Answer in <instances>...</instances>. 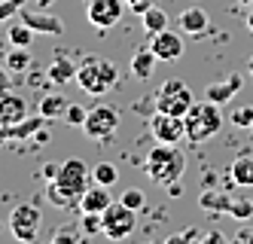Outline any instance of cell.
<instances>
[{
  "label": "cell",
  "instance_id": "6da1fadb",
  "mask_svg": "<svg viewBox=\"0 0 253 244\" xmlns=\"http://www.w3.org/2000/svg\"><path fill=\"white\" fill-rule=\"evenodd\" d=\"M183 168H186V156L174 144L153 146L147 153V159H143V171L159 186H174L180 180V174H183Z\"/></svg>",
  "mask_w": 253,
  "mask_h": 244
},
{
  "label": "cell",
  "instance_id": "7a4b0ae2",
  "mask_svg": "<svg viewBox=\"0 0 253 244\" xmlns=\"http://www.w3.org/2000/svg\"><path fill=\"white\" fill-rule=\"evenodd\" d=\"M183 122H186V141L205 144L208 138H213L216 131L223 128L220 104H213V101H195L189 107V113L183 116Z\"/></svg>",
  "mask_w": 253,
  "mask_h": 244
},
{
  "label": "cell",
  "instance_id": "3957f363",
  "mask_svg": "<svg viewBox=\"0 0 253 244\" xmlns=\"http://www.w3.org/2000/svg\"><path fill=\"white\" fill-rule=\"evenodd\" d=\"M77 83L88 92V95H104V92L116 83V64L88 55V58L80 61V67H77Z\"/></svg>",
  "mask_w": 253,
  "mask_h": 244
},
{
  "label": "cell",
  "instance_id": "277c9868",
  "mask_svg": "<svg viewBox=\"0 0 253 244\" xmlns=\"http://www.w3.org/2000/svg\"><path fill=\"white\" fill-rule=\"evenodd\" d=\"M192 104H195V98H192L189 86H186V83H180V80H168L165 86L156 92V110H162V113L186 116Z\"/></svg>",
  "mask_w": 253,
  "mask_h": 244
},
{
  "label": "cell",
  "instance_id": "5b68a950",
  "mask_svg": "<svg viewBox=\"0 0 253 244\" xmlns=\"http://www.w3.org/2000/svg\"><path fill=\"white\" fill-rule=\"evenodd\" d=\"M101 220H104V235L113 238V241H122V238H128L134 232V226H137V211H131L128 204H122V201H110L104 208Z\"/></svg>",
  "mask_w": 253,
  "mask_h": 244
},
{
  "label": "cell",
  "instance_id": "8992f818",
  "mask_svg": "<svg viewBox=\"0 0 253 244\" xmlns=\"http://www.w3.org/2000/svg\"><path fill=\"white\" fill-rule=\"evenodd\" d=\"M40 226H43V214L37 204H15L12 214H9V232L25 241V244H34L40 235Z\"/></svg>",
  "mask_w": 253,
  "mask_h": 244
},
{
  "label": "cell",
  "instance_id": "52a82bcc",
  "mask_svg": "<svg viewBox=\"0 0 253 244\" xmlns=\"http://www.w3.org/2000/svg\"><path fill=\"white\" fill-rule=\"evenodd\" d=\"M116 128H119V113H116V107H110V104L92 107L88 116H85V122H83L85 138H92V141H110L116 135Z\"/></svg>",
  "mask_w": 253,
  "mask_h": 244
},
{
  "label": "cell",
  "instance_id": "ba28073f",
  "mask_svg": "<svg viewBox=\"0 0 253 244\" xmlns=\"http://www.w3.org/2000/svg\"><path fill=\"white\" fill-rule=\"evenodd\" d=\"M88 168H85V162L83 159H67V162H61V168H58V174H55V183L61 186V190L74 198V201H80L83 198V193L88 190Z\"/></svg>",
  "mask_w": 253,
  "mask_h": 244
},
{
  "label": "cell",
  "instance_id": "9c48e42d",
  "mask_svg": "<svg viewBox=\"0 0 253 244\" xmlns=\"http://www.w3.org/2000/svg\"><path fill=\"white\" fill-rule=\"evenodd\" d=\"M150 131H153V138L159 144H180L186 138V122H183V116L156 110V113L150 116Z\"/></svg>",
  "mask_w": 253,
  "mask_h": 244
},
{
  "label": "cell",
  "instance_id": "30bf717a",
  "mask_svg": "<svg viewBox=\"0 0 253 244\" xmlns=\"http://www.w3.org/2000/svg\"><path fill=\"white\" fill-rule=\"evenodd\" d=\"M85 15H88V22H92L98 31L113 28L122 18V0H88Z\"/></svg>",
  "mask_w": 253,
  "mask_h": 244
},
{
  "label": "cell",
  "instance_id": "8fae6325",
  "mask_svg": "<svg viewBox=\"0 0 253 244\" xmlns=\"http://www.w3.org/2000/svg\"><path fill=\"white\" fill-rule=\"evenodd\" d=\"M150 46H153V52H156L159 61H177L180 55H183V40H180V34H174L168 28L159 31V34H153Z\"/></svg>",
  "mask_w": 253,
  "mask_h": 244
},
{
  "label": "cell",
  "instance_id": "7c38bea8",
  "mask_svg": "<svg viewBox=\"0 0 253 244\" xmlns=\"http://www.w3.org/2000/svg\"><path fill=\"white\" fill-rule=\"evenodd\" d=\"M28 119V104L22 95H12V92H3L0 95V125H15Z\"/></svg>",
  "mask_w": 253,
  "mask_h": 244
},
{
  "label": "cell",
  "instance_id": "4fadbf2b",
  "mask_svg": "<svg viewBox=\"0 0 253 244\" xmlns=\"http://www.w3.org/2000/svg\"><path fill=\"white\" fill-rule=\"evenodd\" d=\"M22 22L31 25L34 34H64V22L58 15H49V12H31V9H22Z\"/></svg>",
  "mask_w": 253,
  "mask_h": 244
},
{
  "label": "cell",
  "instance_id": "5bb4252c",
  "mask_svg": "<svg viewBox=\"0 0 253 244\" xmlns=\"http://www.w3.org/2000/svg\"><path fill=\"white\" fill-rule=\"evenodd\" d=\"M211 25V18L202 6H186L183 12L177 15V28L183 31V34H192V37H202Z\"/></svg>",
  "mask_w": 253,
  "mask_h": 244
},
{
  "label": "cell",
  "instance_id": "9a60e30c",
  "mask_svg": "<svg viewBox=\"0 0 253 244\" xmlns=\"http://www.w3.org/2000/svg\"><path fill=\"white\" fill-rule=\"evenodd\" d=\"M241 86H244V80L238 77V73H232V77L223 80V83H211V86L205 89V98L213 101V104H226V101H232V98L241 92Z\"/></svg>",
  "mask_w": 253,
  "mask_h": 244
},
{
  "label": "cell",
  "instance_id": "2e32d148",
  "mask_svg": "<svg viewBox=\"0 0 253 244\" xmlns=\"http://www.w3.org/2000/svg\"><path fill=\"white\" fill-rule=\"evenodd\" d=\"M113 201V195H110V186H88V190L83 193V198H80V208H83V214L85 211H92V214H104V208Z\"/></svg>",
  "mask_w": 253,
  "mask_h": 244
},
{
  "label": "cell",
  "instance_id": "e0dca14e",
  "mask_svg": "<svg viewBox=\"0 0 253 244\" xmlns=\"http://www.w3.org/2000/svg\"><path fill=\"white\" fill-rule=\"evenodd\" d=\"M156 52H153V46H140L134 55H131V73L137 80H150L153 73H156Z\"/></svg>",
  "mask_w": 253,
  "mask_h": 244
},
{
  "label": "cell",
  "instance_id": "ac0fdd59",
  "mask_svg": "<svg viewBox=\"0 0 253 244\" xmlns=\"http://www.w3.org/2000/svg\"><path fill=\"white\" fill-rule=\"evenodd\" d=\"M46 77L55 83V86H64L70 80H77V64L67 58V55H55V61L46 67Z\"/></svg>",
  "mask_w": 253,
  "mask_h": 244
},
{
  "label": "cell",
  "instance_id": "d6986e66",
  "mask_svg": "<svg viewBox=\"0 0 253 244\" xmlns=\"http://www.w3.org/2000/svg\"><path fill=\"white\" fill-rule=\"evenodd\" d=\"M49 119L46 116H34V119H22V122H15V125H0V135L3 138H31V135H37V131L46 125Z\"/></svg>",
  "mask_w": 253,
  "mask_h": 244
},
{
  "label": "cell",
  "instance_id": "ffe728a7",
  "mask_svg": "<svg viewBox=\"0 0 253 244\" xmlns=\"http://www.w3.org/2000/svg\"><path fill=\"white\" fill-rule=\"evenodd\" d=\"M229 177L235 186H253V156H238L229 165Z\"/></svg>",
  "mask_w": 253,
  "mask_h": 244
},
{
  "label": "cell",
  "instance_id": "44dd1931",
  "mask_svg": "<svg viewBox=\"0 0 253 244\" xmlns=\"http://www.w3.org/2000/svg\"><path fill=\"white\" fill-rule=\"evenodd\" d=\"M198 204H202L205 211H211V214H226L232 208V198L226 193H220V190H205L202 198H198Z\"/></svg>",
  "mask_w": 253,
  "mask_h": 244
},
{
  "label": "cell",
  "instance_id": "7402d4cb",
  "mask_svg": "<svg viewBox=\"0 0 253 244\" xmlns=\"http://www.w3.org/2000/svg\"><path fill=\"white\" fill-rule=\"evenodd\" d=\"M67 107H70V101H67L64 95H43V98H40V116H46V119L52 122L55 116H64Z\"/></svg>",
  "mask_w": 253,
  "mask_h": 244
},
{
  "label": "cell",
  "instance_id": "603a6c76",
  "mask_svg": "<svg viewBox=\"0 0 253 244\" xmlns=\"http://www.w3.org/2000/svg\"><path fill=\"white\" fill-rule=\"evenodd\" d=\"M140 22H143V31L153 37V34H159V31H165V28H168V15H165V9H159V6L153 3L147 12L140 15Z\"/></svg>",
  "mask_w": 253,
  "mask_h": 244
},
{
  "label": "cell",
  "instance_id": "cb8c5ba5",
  "mask_svg": "<svg viewBox=\"0 0 253 244\" xmlns=\"http://www.w3.org/2000/svg\"><path fill=\"white\" fill-rule=\"evenodd\" d=\"M28 67H31V52H28V46H15V49L6 52V70L9 73H22Z\"/></svg>",
  "mask_w": 253,
  "mask_h": 244
},
{
  "label": "cell",
  "instance_id": "d4e9b609",
  "mask_svg": "<svg viewBox=\"0 0 253 244\" xmlns=\"http://www.w3.org/2000/svg\"><path fill=\"white\" fill-rule=\"evenodd\" d=\"M46 198H49L52 204H55V208H64V211H67V208H74V204H80V201L70 198V195L61 190V186H58L55 180H49V183H46Z\"/></svg>",
  "mask_w": 253,
  "mask_h": 244
},
{
  "label": "cell",
  "instance_id": "484cf974",
  "mask_svg": "<svg viewBox=\"0 0 253 244\" xmlns=\"http://www.w3.org/2000/svg\"><path fill=\"white\" fill-rule=\"evenodd\" d=\"M31 40H34V31H31V25L22 22V18L9 25V43L12 46H31Z\"/></svg>",
  "mask_w": 253,
  "mask_h": 244
},
{
  "label": "cell",
  "instance_id": "4316f807",
  "mask_svg": "<svg viewBox=\"0 0 253 244\" xmlns=\"http://www.w3.org/2000/svg\"><path fill=\"white\" fill-rule=\"evenodd\" d=\"M92 177H95V183H101V186H113V183L119 180V171H116V165H110V162H98V165L92 168Z\"/></svg>",
  "mask_w": 253,
  "mask_h": 244
},
{
  "label": "cell",
  "instance_id": "83f0119b",
  "mask_svg": "<svg viewBox=\"0 0 253 244\" xmlns=\"http://www.w3.org/2000/svg\"><path fill=\"white\" fill-rule=\"evenodd\" d=\"M229 214L238 220V223H247L250 217H253V204L247 201V198H232V208H229Z\"/></svg>",
  "mask_w": 253,
  "mask_h": 244
},
{
  "label": "cell",
  "instance_id": "f1b7e54d",
  "mask_svg": "<svg viewBox=\"0 0 253 244\" xmlns=\"http://www.w3.org/2000/svg\"><path fill=\"white\" fill-rule=\"evenodd\" d=\"M80 226H83V235H98V232H104V220H101V214L85 211V217L80 220Z\"/></svg>",
  "mask_w": 253,
  "mask_h": 244
},
{
  "label": "cell",
  "instance_id": "f546056e",
  "mask_svg": "<svg viewBox=\"0 0 253 244\" xmlns=\"http://www.w3.org/2000/svg\"><path fill=\"white\" fill-rule=\"evenodd\" d=\"M119 201H122V204H128L131 211H140L143 204H147V195H143L137 186H131V190H125V193L119 195Z\"/></svg>",
  "mask_w": 253,
  "mask_h": 244
},
{
  "label": "cell",
  "instance_id": "4dcf8cb0",
  "mask_svg": "<svg viewBox=\"0 0 253 244\" xmlns=\"http://www.w3.org/2000/svg\"><path fill=\"white\" fill-rule=\"evenodd\" d=\"M229 122L238 125V128H253V107H238V110H232Z\"/></svg>",
  "mask_w": 253,
  "mask_h": 244
},
{
  "label": "cell",
  "instance_id": "1f68e13d",
  "mask_svg": "<svg viewBox=\"0 0 253 244\" xmlns=\"http://www.w3.org/2000/svg\"><path fill=\"white\" fill-rule=\"evenodd\" d=\"M85 116H88V110H85V107L70 104V107H67V113H64V122H67V125H74V128H83Z\"/></svg>",
  "mask_w": 253,
  "mask_h": 244
},
{
  "label": "cell",
  "instance_id": "d6a6232c",
  "mask_svg": "<svg viewBox=\"0 0 253 244\" xmlns=\"http://www.w3.org/2000/svg\"><path fill=\"white\" fill-rule=\"evenodd\" d=\"M22 6H25V0H0V25H3L9 15L22 12Z\"/></svg>",
  "mask_w": 253,
  "mask_h": 244
},
{
  "label": "cell",
  "instance_id": "836d02e7",
  "mask_svg": "<svg viewBox=\"0 0 253 244\" xmlns=\"http://www.w3.org/2000/svg\"><path fill=\"white\" fill-rule=\"evenodd\" d=\"M128 6H131L137 15H143V12H147V9L153 6V0H128Z\"/></svg>",
  "mask_w": 253,
  "mask_h": 244
},
{
  "label": "cell",
  "instance_id": "e575fe53",
  "mask_svg": "<svg viewBox=\"0 0 253 244\" xmlns=\"http://www.w3.org/2000/svg\"><path fill=\"white\" fill-rule=\"evenodd\" d=\"M52 241H55V244H67V241H77V235H74V232H67V229H61V232L52 235Z\"/></svg>",
  "mask_w": 253,
  "mask_h": 244
},
{
  "label": "cell",
  "instance_id": "d590c367",
  "mask_svg": "<svg viewBox=\"0 0 253 244\" xmlns=\"http://www.w3.org/2000/svg\"><path fill=\"white\" fill-rule=\"evenodd\" d=\"M235 241H253V226L247 229V226H241L238 232H235Z\"/></svg>",
  "mask_w": 253,
  "mask_h": 244
},
{
  "label": "cell",
  "instance_id": "8d00e7d4",
  "mask_svg": "<svg viewBox=\"0 0 253 244\" xmlns=\"http://www.w3.org/2000/svg\"><path fill=\"white\" fill-rule=\"evenodd\" d=\"M3 92H9V73L0 67V95H3Z\"/></svg>",
  "mask_w": 253,
  "mask_h": 244
},
{
  "label": "cell",
  "instance_id": "74e56055",
  "mask_svg": "<svg viewBox=\"0 0 253 244\" xmlns=\"http://www.w3.org/2000/svg\"><path fill=\"white\" fill-rule=\"evenodd\" d=\"M58 168H61V165H46V168H43V174H46V180H55V174H58Z\"/></svg>",
  "mask_w": 253,
  "mask_h": 244
},
{
  "label": "cell",
  "instance_id": "f35d334b",
  "mask_svg": "<svg viewBox=\"0 0 253 244\" xmlns=\"http://www.w3.org/2000/svg\"><path fill=\"white\" fill-rule=\"evenodd\" d=\"M244 25H247V28H250V31H253V12H250V15H247V22H244Z\"/></svg>",
  "mask_w": 253,
  "mask_h": 244
},
{
  "label": "cell",
  "instance_id": "ab89813d",
  "mask_svg": "<svg viewBox=\"0 0 253 244\" xmlns=\"http://www.w3.org/2000/svg\"><path fill=\"white\" fill-rule=\"evenodd\" d=\"M247 70H250V77H253V58H250V61H247Z\"/></svg>",
  "mask_w": 253,
  "mask_h": 244
},
{
  "label": "cell",
  "instance_id": "60d3db41",
  "mask_svg": "<svg viewBox=\"0 0 253 244\" xmlns=\"http://www.w3.org/2000/svg\"><path fill=\"white\" fill-rule=\"evenodd\" d=\"M49 3H52V0H40V6H49Z\"/></svg>",
  "mask_w": 253,
  "mask_h": 244
},
{
  "label": "cell",
  "instance_id": "b9f144b4",
  "mask_svg": "<svg viewBox=\"0 0 253 244\" xmlns=\"http://www.w3.org/2000/svg\"><path fill=\"white\" fill-rule=\"evenodd\" d=\"M241 3H247V6H253V0H241Z\"/></svg>",
  "mask_w": 253,
  "mask_h": 244
},
{
  "label": "cell",
  "instance_id": "7bdbcfd3",
  "mask_svg": "<svg viewBox=\"0 0 253 244\" xmlns=\"http://www.w3.org/2000/svg\"><path fill=\"white\" fill-rule=\"evenodd\" d=\"M0 141H3V135H0Z\"/></svg>",
  "mask_w": 253,
  "mask_h": 244
}]
</instances>
